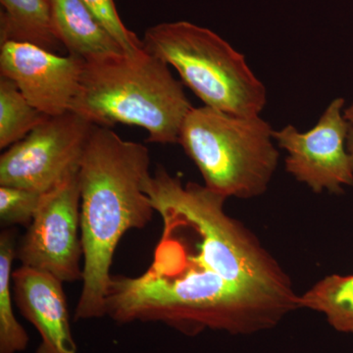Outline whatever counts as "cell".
Listing matches in <instances>:
<instances>
[{
	"instance_id": "cell-12",
	"label": "cell",
	"mask_w": 353,
	"mask_h": 353,
	"mask_svg": "<svg viewBox=\"0 0 353 353\" xmlns=\"http://www.w3.org/2000/svg\"><path fill=\"white\" fill-rule=\"evenodd\" d=\"M0 44L17 41L57 53L64 48L55 36L48 0H0Z\"/></svg>"
},
{
	"instance_id": "cell-8",
	"label": "cell",
	"mask_w": 353,
	"mask_h": 353,
	"mask_svg": "<svg viewBox=\"0 0 353 353\" xmlns=\"http://www.w3.org/2000/svg\"><path fill=\"white\" fill-rule=\"evenodd\" d=\"M343 106L345 99H334L307 132L292 125L274 131L277 145L285 152V171L315 194H341L345 187L353 185Z\"/></svg>"
},
{
	"instance_id": "cell-7",
	"label": "cell",
	"mask_w": 353,
	"mask_h": 353,
	"mask_svg": "<svg viewBox=\"0 0 353 353\" xmlns=\"http://www.w3.org/2000/svg\"><path fill=\"white\" fill-rule=\"evenodd\" d=\"M79 172L43 194L41 205L16 248L21 266L50 274L62 283L82 281Z\"/></svg>"
},
{
	"instance_id": "cell-13",
	"label": "cell",
	"mask_w": 353,
	"mask_h": 353,
	"mask_svg": "<svg viewBox=\"0 0 353 353\" xmlns=\"http://www.w3.org/2000/svg\"><path fill=\"white\" fill-rule=\"evenodd\" d=\"M297 304L321 313L336 332L353 334V275L326 276L299 296Z\"/></svg>"
},
{
	"instance_id": "cell-11",
	"label": "cell",
	"mask_w": 353,
	"mask_h": 353,
	"mask_svg": "<svg viewBox=\"0 0 353 353\" xmlns=\"http://www.w3.org/2000/svg\"><path fill=\"white\" fill-rule=\"evenodd\" d=\"M55 36L70 55L83 58L124 52L117 39L82 0H48Z\"/></svg>"
},
{
	"instance_id": "cell-15",
	"label": "cell",
	"mask_w": 353,
	"mask_h": 353,
	"mask_svg": "<svg viewBox=\"0 0 353 353\" xmlns=\"http://www.w3.org/2000/svg\"><path fill=\"white\" fill-rule=\"evenodd\" d=\"M48 115L26 99L13 81L0 76V148H8L30 134Z\"/></svg>"
},
{
	"instance_id": "cell-3",
	"label": "cell",
	"mask_w": 353,
	"mask_h": 353,
	"mask_svg": "<svg viewBox=\"0 0 353 353\" xmlns=\"http://www.w3.org/2000/svg\"><path fill=\"white\" fill-rule=\"evenodd\" d=\"M192 106L182 81L145 48L85 60L80 87L70 111L94 126L141 127L148 143H178Z\"/></svg>"
},
{
	"instance_id": "cell-10",
	"label": "cell",
	"mask_w": 353,
	"mask_h": 353,
	"mask_svg": "<svg viewBox=\"0 0 353 353\" xmlns=\"http://www.w3.org/2000/svg\"><path fill=\"white\" fill-rule=\"evenodd\" d=\"M12 290L21 314L41 336L36 353H78L61 281L21 266L13 271Z\"/></svg>"
},
{
	"instance_id": "cell-14",
	"label": "cell",
	"mask_w": 353,
	"mask_h": 353,
	"mask_svg": "<svg viewBox=\"0 0 353 353\" xmlns=\"http://www.w3.org/2000/svg\"><path fill=\"white\" fill-rule=\"evenodd\" d=\"M16 231L0 234V353H19L29 345V334L14 314L12 275L16 259Z\"/></svg>"
},
{
	"instance_id": "cell-4",
	"label": "cell",
	"mask_w": 353,
	"mask_h": 353,
	"mask_svg": "<svg viewBox=\"0 0 353 353\" xmlns=\"http://www.w3.org/2000/svg\"><path fill=\"white\" fill-rule=\"evenodd\" d=\"M274 130L260 116L243 117L192 108L179 143L196 164L204 185L226 199H250L268 190L278 167Z\"/></svg>"
},
{
	"instance_id": "cell-9",
	"label": "cell",
	"mask_w": 353,
	"mask_h": 353,
	"mask_svg": "<svg viewBox=\"0 0 353 353\" xmlns=\"http://www.w3.org/2000/svg\"><path fill=\"white\" fill-rule=\"evenodd\" d=\"M83 63V58L61 57L32 43L0 44V76L13 81L26 99L48 116L70 111Z\"/></svg>"
},
{
	"instance_id": "cell-5",
	"label": "cell",
	"mask_w": 353,
	"mask_h": 353,
	"mask_svg": "<svg viewBox=\"0 0 353 353\" xmlns=\"http://www.w3.org/2000/svg\"><path fill=\"white\" fill-rule=\"evenodd\" d=\"M141 41L204 105L243 117L259 116L266 105V88L245 55L211 30L187 21L161 23L148 28Z\"/></svg>"
},
{
	"instance_id": "cell-1",
	"label": "cell",
	"mask_w": 353,
	"mask_h": 353,
	"mask_svg": "<svg viewBox=\"0 0 353 353\" xmlns=\"http://www.w3.org/2000/svg\"><path fill=\"white\" fill-rule=\"evenodd\" d=\"M227 199L201 185L172 194L157 212L163 233L148 271L112 276L105 316L159 322L187 336L205 330L246 336L278 326L299 308L289 276Z\"/></svg>"
},
{
	"instance_id": "cell-16",
	"label": "cell",
	"mask_w": 353,
	"mask_h": 353,
	"mask_svg": "<svg viewBox=\"0 0 353 353\" xmlns=\"http://www.w3.org/2000/svg\"><path fill=\"white\" fill-rule=\"evenodd\" d=\"M43 194L23 188L0 185L1 226H29L41 205Z\"/></svg>"
},
{
	"instance_id": "cell-2",
	"label": "cell",
	"mask_w": 353,
	"mask_h": 353,
	"mask_svg": "<svg viewBox=\"0 0 353 353\" xmlns=\"http://www.w3.org/2000/svg\"><path fill=\"white\" fill-rule=\"evenodd\" d=\"M150 163L145 145L94 126L79 170L83 285L77 321L105 316L116 248L128 231L143 229L152 219L155 210L145 192Z\"/></svg>"
},
{
	"instance_id": "cell-6",
	"label": "cell",
	"mask_w": 353,
	"mask_h": 353,
	"mask_svg": "<svg viewBox=\"0 0 353 353\" xmlns=\"http://www.w3.org/2000/svg\"><path fill=\"white\" fill-rule=\"evenodd\" d=\"M94 125L78 114L48 116L0 157V185L46 194L78 173Z\"/></svg>"
},
{
	"instance_id": "cell-18",
	"label": "cell",
	"mask_w": 353,
	"mask_h": 353,
	"mask_svg": "<svg viewBox=\"0 0 353 353\" xmlns=\"http://www.w3.org/2000/svg\"><path fill=\"white\" fill-rule=\"evenodd\" d=\"M343 117L347 124V150L353 169V102L352 105L343 109Z\"/></svg>"
},
{
	"instance_id": "cell-17",
	"label": "cell",
	"mask_w": 353,
	"mask_h": 353,
	"mask_svg": "<svg viewBox=\"0 0 353 353\" xmlns=\"http://www.w3.org/2000/svg\"><path fill=\"white\" fill-rule=\"evenodd\" d=\"M94 14L97 20L117 39L125 51L138 50L143 48V41L124 25L114 0H82Z\"/></svg>"
}]
</instances>
